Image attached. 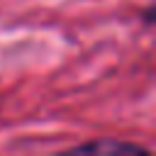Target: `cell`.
Returning a JSON list of instances; mask_svg holds the SVG:
<instances>
[{
  "instance_id": "1",
  "label": "cell",
  "mask_w": 156,
  "mask_h": 156,
  "mask_svg": "<svg viewBox=\"0 0 156 156\" xmlns=\"http://www.w3.org/2000/svg\"><path fill=\"white\" fill-rule=\"evenodd\" d=\"M76 151H80V154H105V151H110V154H149L146 149H141V146H136V144H127V141H115V139H107V141H93V144H83V146H78Z\"/></svg>"
}]
</instances>
